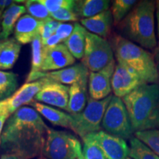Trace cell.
Here are the masks:
<instances>
[{
	"mask_svg": "<svg viewBox=\"0 0 159 159\" xmlns=\"http://www.w3.org/2000/svg\"><path fill=\"white\" fill-rule=\"evenodd\" d=\"M49 127L34 108L24 106L6 121L1 134L2 153L33 159L42 156Z\"/></svg>",
	"mask_w": 159,
	"mask_h": 159,
	"instance_id": "obj_1",
	"label": "cell"
},
{
	"mask_svg": "<svg viewBox=\"0 0 159 159\" xmlns=\"http://www.w3.org/2000/svg\"><path fill=\"white\" fill-rule=\"evenodd\" d=\"M122 99L134 133L159 128V84L145 83Z\"/></svg>",
	"mask_w": 159,
	"mask_h": 159,
	"instance_id": "obj_2",
	"label": "cell"
},
{
	"mask_svg": "<svg viewBox=\"0 0 159 159\" xmlns=\"http://www.w3.org/2000/svg\"><path fill=\"white\" fill-rule=\"evenodd\" d=\"M155 12L156 1L138 2L122 22L116 26L121 36L142 48L156 49L158 42L155 32Z\"/></svg>",
	"mask_w": 159,
	"mask_h": 159,
	"instance_id": "obj_3",
	"label": "cell"
},
{
	"mask_svg": "<svg viewBox=\"0 0 159 159\" xmlns=\"http://www.w3.org/2000/svg\"><path fill=\"white\" fill-rule=\"evenodd\" d=\"M111 44L117 62L134 69L146 83L159 84L153 55L120 35L115 34Z\"/></svg>",
	"mask_w": 159,
	"mask_h": 159,
	"instance_id": "obj_4",
	"label": "cell"
},
{
	"mask_svg": "<svg viewBox=\"0 0 159 159\" xmlns=\"http://www.w3.org/2000/svg\"><path fill=\"white\" fill-rule=\"evenodd\" d=\"M42 156L47 159H83L82 144L71 133L49 128Z\"/></svg>",
	"mask_w": 159,
	"mask_h": 159,
	"instance_id": "obj_5",
	"label": "cell"
},
{
	"mask_svg": "<svg viewBox=\"0 0 159 159\" xmlns=\"http://www.w3.org/2000/svg\"><path fill=\"white\" fill-rule=\"evenodd\" d=\"M112 96L111 94L101 100H95L89 97L87 104L82 112L71 115L72 117L71 130L82 139L87 135L101 130L103 116Z\"/></svg>",
	"mask_w": 159,
	"mask_h": 159,
	"instance_id": "obj_6",
	"label": "cell"
},
{
	"mask_svg": "<svg viewBox=\"0 0 159 159\" xmlns=\"http://www.w3.org/2000/svg\"><path fill=\"white\" fill-rule=\"evenodd\" d=\"M102 128L108 134L123 139H130L134 134L122 99L113 95L103 116Z\"/></svg>",
	"mask_w": 159,
	"mask_h": 159,
	"instance_id": "obj_7",
	"label": "cell"
},
{
	"mask_svg": "<svg viewBox=\"0 0 159 159\" xmlns=\"http://www.w3.org/2000/svg\"><path fill=\"white\" fill-rule=\"evenodd\" d=\"M111 43L107 39L88 32L85 36L82 63L92 72L104 69L114 61Z\"/></svg>",
	"mask_w": 159,
	"mask_h": 159,
	"instance_id": "obj_8",
	"label": "cell"
},
{
	"mask_svg": "<svg viewBox=\"0 0 159 159\" xmlns=\"http://www.w3.org/2000/svg\"><path fill=\"white\" fill-rule=\"evenodd\" d=\"M145 83L134 69L122 63H116L111 78V89L114 96L123 98Z\"/></svg>",
	"mask_w": 159,
	"mask_h": 159,
	"instance_id": "obj_9",
	"label": "cell"
},
{
	"mask_svg": "<svg viewBox=\"0 0 159 159\" xmlns=\"http://www.w3.org/2000/svg\"><path fill=\"white\" fill-rule=\"evenodd\" d=\"M89 75V69L82 63H78L60 70L48 72L41 71L31 76H27L26 83H30L39 80L40 79L46 78L66 85H72L73 83L78 82L81 80L88 78Z\"/></svg>",
	"mask_w": 159,
	"mask_h": 159,
	"instance_id": "obj_10",
	"label": "cell"
},
{
	"mask_svg": "<svg viewBox=\"0 0 159 159\" xmlns=\"http://www.w3.org/2000/svg\"><path fill=\"white\" fill-rule=\"evenodd\" d=\"M46 78L30 83H26L20 87L16 92L9 98L4 99L5 114L7 117L11 116L18 109L24 107L25 105H30L34 100V98L41 89L48 82Z\"/></svg>",
	"mask_w": 159,
	"mask_h": 159,
	"instance_id": "obj_11",
	"label": "cell"
},
{
	"mask_svg": "<svg viewBox=\"0 0 159 159\" xmlns=\"http://www.w3.org/2000/svg\"><path fill=\"white\" fill-rule=\"evenodd\" d=\"M116 63L115 61L105 66L102 70L92 72L89 75V97L95 100H101L110 96L111 89V78L114 74Z\"/></svg>",
	"mask_w": 159,
	"mask_h": 159,
	"instance_id": "obj_12",
	"label": "cell"
},
{
	"mask_svg": "<svg viewBox=\"0 0 159 159\" xmlns=\"http://www.w3.org/2000/svg\"><path fill=\"white\" fill-rule=\"evenodd\" d=\"M76 59L63 43L43 48L41 72L60 70L75 64Z\"/></svg>",
	"mask_w": 159,
	"mask_h": 159,
	"instance_id": "obj_13",
	"label": "cell"
},
{
	"mask_svg": "<svg viewBox=\"0 0 159 159\" xmlns=\"http://www.w3.org/2000/svg\"><path fill=\"white\" fill-rule=\"evenodd\" d=\"M69 91L68 85L49 80L34 99L39 102L46 103L66 111L69 102Z\"/></svg>",
	"mask_w": 159,
	"mask_h": 159,
	"instance_id": "obj_14",
	"label": "cell"
},
{
	"mask_svg": "<svg viewBox=\"0 0 159 159\" xmlns=\"http://www.w3.org/2000/svg\"><path fill=\"white\" fill-rule=\"evenodd\" d=\"M96 136L107 159H126L129 157L130 148L125 139L102 130L96 133Z\"/></svg>",
	"mask_w": 159,
	"mask_h": 159,
	"instance_id": "obj_15",
	"label": "cell"
},
{
	"mask_svg": "<svg viewBox=\"0 0 159 159\" xmlns=\"http://www.w3.org/2000/svg\"><path fill=\"white\" fill-rule=\"evenodd\" d=\"M43 23L44 21L35 19L29 14L21 16L16 24L14 39L20 44L32 43L40 35Z\"/></svg>",
	"mask_w": 159,
	"mask_h": 159,
	"instance_id": "obj_16",
	"label": "cell"
},
{
	"mask_svg": "<svg viewBox=\"0 0 159 159\" xmlns=\"http://www.w3.org/2000/svg\"><path fill=\"white\" fill-rule=\"evenodd\" d=\"M80 25L89 33L106 39L111 34L114 20L110 10L88 19H80Z\"/></svg>",
	"mask_w": 159,
	"mask_h": 159,
	"instance_id": "obj_17",
	"label": "cell"
},
{
	"mask_svg": "<svg viewBox=\"0 0 159 159\" xmlns=\"http://www.w3.org/2000/svg\"><path fill=\"white\" fill-rule=\"evenodd\" d=\"M89 77L73 83L69 87V102L66 111L70 115L82 112L88 101Z\"/></svg>",
	"mask_w": 159,
	"mask_h": 159,
	"instance_id": "obj_18",
	"label": "cell"
},
{
	"mask_svg": "<svg viewBox=\"0 0 159 159\" xmlns=\"http://www.w3.org/2000/svg\"><path fill=\"white\" fill-rule=\"evenodd\" d=\"M19 2H25V1H18L17 2L12 4L2 13L0 41L9 39L10 35L15 28L18 20L27 12L25 5L16 4Z\"/></svg>",
	"mask_w": 159,
	"mask_h": 159,
	"instance_id": "obj_19",
	"label": "cell"
},
{
	"mask_svg": "<svg viewBox=\"0 0 159 159\" xmlns=\"http://www.w3.org/2000/svg\"><path fill=\"white\" fill-rule=\"evenodd\" d=\"M30 105L39 114L42 115L52 125L63 127V128H71L72 117L68 113H65L62 111L58 110V109L54 108L53 107L36 102L35 100H33Z\"/></svg>",
	"mask_w": 159,
	"mask_h": 159,
	"instance_id": "obj_20",
	"label": "cell"
},
{
	"mask_svg": "<svg viewBox=\"0 0 159 159\" xmlns=\"http://www.w3.org/2000/svg\"><path fill=\"white\" fill-rule=\"evenodd\" d=\"M21 44L15 39L0 41V70H7L13 67L19 57Z\"/></svg>",
	"mask_w": 159,
	"mask_h": 159,
	"instance_id": "obj_21",
	"label": "cell"
},
{
	"mask_svg": "<svg viewBox=\"0 0 159 159\" xmlns=\"http://www.w3.org/2000/svg\"><path fill=\"white\" fill-rule=\"evenodd\" d=\"M110 4L108 0H78L75 2L73 11L79 20L88 19L109 10Z\"/></svg>",
	"mask_w": 159,
	"mask_h": 159,
	"instance_id": "obj_22",
	"label": "cell"
},
{
	"mask_svg": "<svg viewBox=\"0 0 159 159\" xmlns=\"http://www.w3.org/2000/svg\"><path fill=\"white\" fill-rule=\"evenodd\" d=\"M88 31L80 24H74V29L68 39L63 42L75 59H82L84 53L85 36Z\"/></svg>",
	"mask_w": 159,
	"mask_h": 159,
	"instance_id": "obj_23",
	"label": "cell"
},
{
	"mask_svg": "<svg viewBox=\"0 0 159 159\" xmlns=\"http://www.w3.org/2000/svg\"><path fill=\"white\" fill-rule=\"evenodd\" d=\"M83 143V159H107L97 141L96 133L85 136Z\"/></svg>",
	"mask_w": 159,
	"mask_h": 159,
	"instance_id": "obj_24",
	"label": "cell"
},
{
	"mask_svg": "<svg viewBox=\"0 0 159 159\" xmlns=\"http://www.w3.org/2000/svg\"><path fill=\"white\" fill-rule=\"evenodd\" d=\"M18 86L17 75L11 71L0 70V101L11 97Z\"/></svg>",
	"mask_w": 159,
	"mask_h": 159,
	"instance_id": "obj_25",
	"label": "cell"
},
{
	"mask_svg": "<svg viewBox=\"0 0 159 159\" xmlns=\"http://www.w3.org/2000/svg\"><path fill=\"white\" fill-rule=\"evenodd\" d=\"M137 2L138 1L135 0H115L113 2L110 11L116 27L128 15Z\"/></svg>",
	"mask_w": 159,
	"mask_h": 159,
	"instance_id": "obj_26",
	"label": "cell"
},
{
	"mask_svg": "<svg viewBox=\"0 0 159 159\" xmlns=\"http://www.w3.org/2000/svg\"><path fill=\"white\" fill-rule=\"evenodd\" d=\"M129 158L131 159H159V156L152 152L144 143L133 136L130 139Z\"/></svg>",
	"mask_w": 159,
	"mask_h": 159,
	"instance_id": "obj_27",
	"label": "cell"
},
{
	"mask_svg": "<svg viewBox=\"0 0 159 159\" xmlns=\"http://www.w3.org/2000/svg\"><path fill=\"white\" fill-rule=\"evenodd\" d=\"M134 135L159 156V129L137 131Z\"/></svg>",
	"mask_w": 159,
	"mask_h": 159,
	"instance_id": "obj_28",
	"label": "cell"
},
{
	"mask_svg": "<svg viewBox=\"0 0 159 159\" xmlns=\"http://www.w3.org/2000/svg\"><path fill=\"white\" fill-rule=\"evenodd\" d=\"M32 60L31 70L28 76L36 74L41 71V66L43 61V46L41 42V35L33 40L31 43Z\"/></svg>",
	"mask_w": 159,
	"mask_h": 159,
	"instance_id": "obj_29",
	"label": "cell"
},
{
	"mask_svg": "<svg viewBox=\"0 0 159 159\" xmlns=\"http://www.w3.org/2000/svg\"><path fill=\"white\" fill-rule=\"evenodd\" d=\"M25 7L28 14L40 21H45L50 17V13L40 0L25 1Z\"/></svg>",
	"mask_w": 159,
	"mask_h": 159,
	"instance_id": "obj_30",
	"label": "cell"
},
{
	"mask_svg": "<svg viewBox=\"0 0 159 159\" xmlns=\"http://www.w3.org/2000/svg\"><path fill=\"white\" fill-rule=\"evenodd\" d=\"M41 2L47 7L49 13L61 9L73 11L75 5L74 0H40Z\"/></svg>",
	"mask_w": 159,
	"mask_h": 159,
	"instance_id": "obj_31",
	"label": "cell"
},
{
	"mask_svg": "<svg viewBox=\"0 0 159 159\" xmlns=\"http://www.w3.org/2000/svg\"><path fill=\"white\" fill-rule=\"evenodd\" d=\"M50 17L54 20L60 21V22H62V21H76L79 20L78 17L74 13V11L67 9H61L54 12V13H50Z\"/></svg>",
	"mask_w": 159,
	"mask_h": 159,
	"instance_id": "obj_32",
	"label": "cell"
},
{
	"mask_svg": "<svg viewBox=\"0 0 159 159\" xmlns=\"http://www.w3.org/2000/svg\"><path fill=\"white\" fill-rule=\"evenodd\" d=\"M74 29V25L72 24L61 23L55 31V34L61 39V42H64L72 33Z\"/></svg>",
	"mask_w": 159,
	"mask_h": 159,
	"instance_id": "obj_33",
	"label": "cell"
},
{
	"mask_svg": "<svg viewBox=\"0 0 159 159\" xmlns=\"http://www.w3.org/2000/svg\"><path fill=\"white\" fill-rule=\"evenodd\" d=\"M61 41L56 35L54 34L51 35L47 41H45L44 42L42 43L43 48H48V47H52L54 46H56L59 43H61Z\"/></svg>",
	"mask_w": 159,
	"mask_h": 159,
	"instance_id": "obj_34",
	"label": "cell"
},
{
	"mask_svg": "<svg viewBox=\"0 0 159 159\" xmlns=\"http://www.w3.org/2000/svg\"><path fill=\"white\" fill-rule=\"evenodd\" d=\"M52 35L53 34L52 33V32L50 30V29H49V27H48V25H47L44 21V23H43L42 27H41V33H40V35H41V42L43 43Z\"/></svg>",
	"mask_w": 159,
	"mask_h": 159,
	"instance_id": "obj_35",
	"label": "cell"
},
{
	"mask_svg": "<svg viewBox=\"0 0 159 159\" xmlns=\"http://www.w3.org/2000/svg\"><path fill=\"white\" fill-rule=\"evenodd\" d=\"M45 23L48 25V27H49V29H50L52 33L54 35L55 33V31L57 30V27H59V25L62 22H60V21L54 20L53 19H52V18H49V19H47V21H45Z\"/></svg>",
	"mask_w": 159,
	"mask_h": 159,
	"instance_id": "obj_36",
	"label": "cell"
},
{
	"mask_svg": "<svg viewBox=\"0 0 159 159\" xmlns=\"http://www.w3.org/2000/svg\"><path fill=\"white\" fill-rule=\"evenodd\" d=\"M17 2L13 0H0V11H4L7 7Z\"/></svg>",
	"mask_w": 159,
	"mask_h": 159,
	"instance_id": "obj_37",
	"label": "cell"
},
{
	"mask_svg": "<svg viewBox=\"0 0 159 159\" xmlns=\"http://www.w3.org/2000/svg\"><path fill=\"white\" fill-rule=\"evenodd\" d=\"M153 57L155 60V63H156L157 70H158V75H159V43L158 46L156 47V49H154L153 52Z\"/></svg>",
	"mask_w": 159,
	"mask_h": 159,
	"instance_id": "obj_38",
	"label": "cell"
},
{
	"mask_svg": "<svg viewBox=\"0 0 159 159\" xmlns=\"http://www.w3.org/2000/svg\"><path fill=\"white\" fill-rule=\"evenodd\" d=\"M0 159H28L24 158V157L17 156L14 154H8V153H2L0 156Z\"/></svg>",
	"mask_w": 159,
	"mask_h": 159,
	"instance_id": "obj_39",
	"label": "cell"
},
{
	"mask_svg": "<svg viewBox=\"0 0 159 159\" xmlns=\"http://www.w3.org/2000/svg\"><path fill=\"white\" fill-rule=\"evenodd\" d=\"M156 16L157 21V34H158L159 43V1H156Z\"/></svg>",
	"mask_w": 159,
	"mask_h": 159,
	"instance_id": "obj_40",
	"label": "cell"
},
{
	"mask_svg": "<svg viewBox=\"0 0 159 159\" xmlns=\"http://www.w3.org/2000/svg\"><path fill=\"white\" fill-rule=\"evenodd\" d=\"M7 119H8V117L6 116V115H0V140H1L2 132L4 126H5V124Z\"/></svg>",
	"mask_w": 159,
	"mask_h": 159,
	"instance_id": "obj_41",
	"label": "cell"
},
{
	"mask_svg": "<svg viewBox=\"0 0 159 159\" xmlns=\"http://www.w3.org/2000/svg\"><path fill=\"white\" fill-rule=\"evenodd\" d=\"M5 115V105H4L3 101H0V115ZM9 118V117H8Z\"/></svg>",
	"mask_w": 159,
	"mask_h": 159,
	"instance_id": "obj_42",
	"label": "cell"
},
{
	"mask_svg": "<svg viewBox=\"0 0 159 159\" xmlns=\"http://www.w3.org/2000/svg\"><path fill=\"white\" fill-rule=\"evenodd\" d=\"M39 159H47V158H46L45 157H43V156H41V157H40Z\"/></svg>",
	"mask_w": 159,
	"mask_h": 159,
	"instance_id": "obj_43",
	"label": "cell"
},
{
	"mask_svg": "<svg viewBox=\"0 0 159 159\" xmlns=\"http://www.w3.org/2000/svg\"><path fill=\"white\" fill-rule=\"evenodd\" d=\"M3 11H0V19H1V16H2V13Z\"/></svg>",
	"mask_w": 159,
	"mask_h": 159,
	"instance_id": "obj_44",
	"label": "cell"
},
{
	"mask_svg": "<svg viewBox=\"0 0 159 159\" xmlns=\"http://www.w3.org/2000/svg\"><path fill=\"white\" fill-rule=\"evenodd\" d=\"M126 159H131V158H129V157H128V158H127Z\"/></svg>",
	"mask_w": 159,
	"mask_h": 159,
	"instance_id": "obj_45",
	"label": "cell"
},
{
	"mask_svg": "<svg viewBox=\"0 0 159 159\" xmlns=\"http://www.w3.org/2000/svg\"><path fill=\"white\" fill-rule=\"evenodd\" d=\"M0 145H1V140H0Z\"/></svg>",
	"mask_w": 159,
	"mask_h": 159,
	"instance_id": "obj_46",
	"label": "cell"
}]
</instances>
